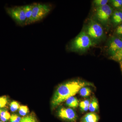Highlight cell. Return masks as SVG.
<instances>
[{
  "label": "cell",
  "instance_id": "obj_1",
  "mask_svg": "<svg viewBox=\"0 0 122 122\" xmlns=\"http://www.w3.org/2000/svg\"><path fill=\"white\" fill-rule=\"evenodd\" d=\"M94 86L93 83L82 80H74L59 85L55 92L51 101L53 108H55L70 97L78 93L81 88L86 86Z\"/></svg>",
  "mask_w": 122,
  "mask_h": 122
},
{
  "label": "cell",
  "instance_id": "obj_2",
  "mask_svg": "<svg viewBox=\"0 0 122 122\" xmlns=\"http://www.w3.org/2000/svg\"><path fill=\"white\" fill-rule=\"evenodd\" d=\"M95 45L85 31H81L70 43L68 49L74 52H84Z\"/></svg>",
  "mask_w": 122,
  "mask_h": 122
},
{
  "label": "cell",
  "instance_id": "obj_3",
  "mask_svg": "<svg viewBox=\"0 0 122 122\" xmlns=\"http://www.w3.org/2000/svg\"><path fill=\"white\" fill-rule=\"evenodd\" d=\"M32 24L41 21L49 14L53 6L49 3L34 2L32 4Z\"/></svg>",
  "mask_w": 122,
  "mask_h": 122
},
{
  "label": "cell",
  "instance_id": "obj_4",
  "mask_svg": "<svg viewBox=\"0 0 122 122\" xmlns=\"http://www.w3.org/2000/svg\"><path fill=\"white\" fill-rule=\"evenodd\" d=\"M5 9L7 14L17 25L21 26L26 25V19L23 5L5 7Z\"/></svg>",
  "mask_w": 122,
  "mask_h": 122
},
{
  "label": "cell",
  "instance_id": "obj_5",
  "mask_svg": "<svg viewBox=\"0 0 122 122\" xmlns=\"http://www.w3.org/2000/svg\"><path fill=\"white\" fill-rule=\"evenodd\" d=\"M85 31L94 43L100 41L104 37L102 26L94 20H90Z\"/></svg>",
  "mask_w": 122,
  "mask_h": 122
},
{
  "label": "cell",
  "instance_id": "obj_6",
  "mask_svg": "<svg viewBox=\"0 0 122 122\" xmlns=\"http://www.w3.org/2000/svg\"><path fill=\"white\" fill-rule=\"evenodd\" d=\"M113 14V9L108 5L96 7L95 16L96 19L103 24H106Z\"/></svg>",
  "mask_w": 122,
  "mask_h": 122
},
{
  "label": "cell",
  "instance_id": "obj_7",
  "mask_svg": "<svg viewBox=\"0 0 122 122\" xmlns=\"http://www.w3.org/2000/svg\"><path fill=\"white\" fill-rule=\"evenodd\" d=\"M57 115L61 119L68 122H76L78 119L77 113L71 108L61 107L58 111Z\"/></svg>",
  "mask_w": 122,
  "mask_h": 122
},
{
  "label": "cell",
  "instance_id": "obj_8",
  "mask_svg": "<svg viewBox=\"0 0 122 122\" xmlns=\"http://www.w3.org/2000/svg\"><path fill=\"white\" fill-rule=\"evenodd\" d=\"M122 49V41L121 39L114 38L110 40L108 45V50L111 56Z\"/></svg>",
  "mask_w": 122,
  "mask_h": 122
},
{
  "label": "cell",
  "instance_id": "obj_9",
  "mask_svg": "<svg viewBox=\"0 0 122 122\" xmlns=\"http://www.w3.org/2000/svg\"><path fill=\"white\" fill-rule=\"evenodd\" d=\"M100 117L95 113L90 112L86 114L81 118L80 122H98Z\"/></svg>",
  "mask_w": 122,
  "mask_h": 122
},
{
  "label": "cell",
  "instance_id": "obj_10",
  "mask_svg": "<svg viewBox=\"0 0 122 122\" xmlns=\"http://www.w3.org/2000/svg\"><path fill=\"white\" fill-rule=\"evenodd\" d=\"M25 16H26V25L32 24V4L23 5Z\"/></svg>",
  "mask_w": 122,
  "mask_h": 122
},
{
  "label": "cell",
  "instance_id": "obj_11",
  "mask_svg": "<svg viewBox=\"0 0 122 122\" xmlns=\"http://www.w3.org/2000/svg\"><path fill=\"white\" fill-rule=\"evenodd\" d=\"M112 20L116 25L122 23V11H114L112 14Z\"/></svg>",
  "mask_w": 122,
  "mask_h": 122
},
{
  "label": "cell",
  "instance_id": "obj_12",
  "mask_svg": "<svg viewBox=\"0 0 122 122\" xmlns=\"http://www.w3.org/2000/svg\"><path fill=\"white\" fill-rule=\"evenodd\" d=\"M66 105L69 107L76 108L78 106L79 103L77 99L75 97H70L66 101Z\"/></svg>",
  "mask_w": 122,
  "mask_h": 122
},
{
  "label": "cell",
  "instance_id": "obj_13",
  "mask_svg": "<svg viewBox=\"0 0 122 122\" xmlns=\"http://www.w3.org/2000/svg\"><path fill=\"white\" fill-rule=\"evenodd\" d=\"M99 109V105L97 99L94 97L90 102L89 110L91 112L95 113L97 112Z\"/></svg>",
  "mask_w": 122,
  "mask_h": 122
},
{
  "label": "cell",
  "instance_id": "obj_14",
  "mask_svg": "<svg viewBox=\"0 0 122 122\" xmlns=\"http://www.w3.org/2000/svg\"><path fill=\"white\" fill-rule=\"evenodd\" d=\"M78 93L80 96L81 97H86L90 95L91 93V90L89 87L85 86L81 88L79 91Z\"/></svg>",
  "mask_w": 122,
  "mask_h": 122
},
{
  "label": "cell",
  "instance_id": "obj_15",
  "mask_svg": "<svg viewBox=\"0 0 122 122\" xmlns=\"http://www.w3.org/2000/svg\"><path fill=\"white\" fill-rule=\"evenodd\" d=\"M90 102L89 100H85L79 103V106L81 111L86 112L89 110Z\"/></svg>",
  "mask_w": 122,
  "mask_h": 122
},
{
  "label": "cell",
  "instance_id": "obj_16",
  "mask_svg": "<svg viewBox=\"0 0 122 122\" xmlns=\"http://www.w3.org/2000/svg\"><path fill=\"white\" fill-rule=\"evenodd\" d=\"M110 58L117 61H120L122 60V49L111 56Z\"/></svg>",
  "mask_w": 122,
  "mask_h": 122
},
{
  "label": "cell",
  "instance_id": "obj_17",
  "mask_svg": "<svg viewBox=\"0 0 122 122\" xmlns=\"http://www.w3.org/2000/svg\"><path fill=\"white\" fill-rule=\"evenodd\" d=\"M11 115L7 111L3 110L1 111L0 118L2 122H5L8 121L11 117Z\"/></svg>",
  "mask_w": 122,
  "mask_h": 122
},
{
  "label": "cell",
  "instance_id": "obj_18",
  "mask_svg": "<svg viewBox=\"0 0 122 122\" xmlns=\"http://www.w3.org/2000/svg\"><path fill=\"white\" fill-rule=\"evenodd\" d=\"M108 0H95L93 1L94 5L96 7H101L107 5Z\"/></svg>",
  "mask_w": 122,
  "mask_h": 122
},
{
  "label": "cell",
  "instance_id": "obj_19",
  "mask_svg": "<svg viewBox=\"0 0 122 122\" xmlns=\"http://www.w3.org/2000/svg\"><path fill=\"white\" fill-rule=\"evenodd\" d=\"M20 104L17 102L13 101L10 104V110L12 112H15L20 108Z\"/></svg>",
  "mask_w": 122,
  "mask_h": 122
},
{
  "label": "cell",
  "instance_id": "obj_20",
  "mask_svg": "<svg viewBox=\"0 0 122 122\" xmlns=\"http://www.w3.org/2000/svg\"><path fill=\"white\" fill-rule=\"evenodd\" d=\"M29 109L26 106H22L20 107L19 108V113L20 115L24 116L29 112Z\"/></svg>",
  "mask_w": 122,
  "mask_h": 122
},
{
  "label": "cell",
  "instance_id": "obj_21",
  "mask_svg": "<svg viewBox=\"0 0 122 122\" xmlns=\"http://www.w3.org/2000/svg\"><path fill=\"white\" fill-rule=\"evenodd\" d=\"M20 122H37L35 118L32 116H28L21 118Z\"/></svg>",
  "mask_w": 122,
  "mask_h": 122
},
{
  "label": "cell",
  "instance_id": "obj_22",
  "mask_svg": "<svg viewBox=\"0 0 122 122\" xmlns=\"http://www.w3.org/2000/svg\"><path fill=\"white\" fill-rule=\"evenodd\" d=\"M111 2L112 5L116 8H120L122 6V0H113Z\"/></svg>",
  "mask_w": 122,
  "mask_h": 122
},
{
  "label": "cell",
  "instance_id": "obj_23",
  "mask_svg": "<svg viewBox=\"0 0 122 122\" xmlns=\"http://www.w3.org/2000/svg\"><path fill=\"white\" fill-rule=\"evenodd\" d=\"M7 102V98L6 96L0 97V108H2L5 106Z\"/></svg>",
  "mask_w": 122,
  "mask_h": 122
},
{
  "label": "cell",
  "instance_id": "obj_24",
  "mask_svg": "<svg viewBox=\"0 0 122 122\" xmlns=\"http://www.w3.org/2000/svg\"><path fill=\"white\" fill-rule=\"evenodd\" d=\"M11 122H20L21 118L20 116L16 114H13L10 117Z\"/></svg>",
  "mask_w": 122,
  "mask_h": 122
},
{
  "label": "cell",
  "instance_id": "obj_25",
  "mask_svg": "<svg viewBox=\"0 0 122 122\" xmlns=\"http://www.w3.org/2000/svg\"><path fill=\"white\" fill-rule=\"evenodd\" d=\"M115 33L117 35L122 36V23L117 27L116 29Z\"/></svg>",
  "mask_w": 122,
  "mask_h": 122
},
{
  "label": "cell",
  "instance_id": "obj_26",
  "mask_svg": "<svg viewBox=\"0 0 122 122\" xmlns=\"http://www.w3.org/2000/svg\"><path fill=\"white\" fill-rule=\"evenodd\" d=\"M119 62H120V68H121L122 72V60H121L120 61H119Z\"/></svg>",
  "mask_w": 122,
  "mask_h": 122
},
{
  "label": "cell",
  "instance_id": "obj_27",
  "mask_svg": "<svg viewBox=\"0 0 122 122\" xmlns=\"http://www.w3.org/2000/svg\"><path fill=\"white\" fill-rule=\"evenodd\" d=\"M1 111H2V110H1V109H0V116L1 113Z\"/></svg>",
  "mask_w": 122,
  "mask_h": 122
},
{
  "label": "cell",
  "instance_id": "obj_28",
  "mask_svg": "<svg viewBox=\"0 0 122 122\" xmlns=\"http://www.w3.org/2000/svg\"></svg>",
  "mask_w": 122,
  "mask_h": 122
},
{
  "label": "cell",
  "instance_id": "obj_29",
  "mask_svg": "<svg viewBox=\"0 0 122 122\" xmlns=\"http://www.w3.org/2000/svg\"></svg>",
  "mask_w": 122,
  "mask_h": 122
}]
</instances>
